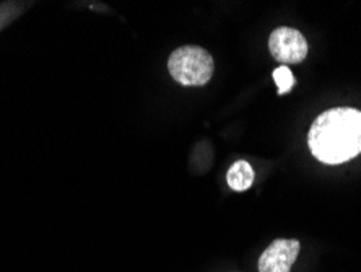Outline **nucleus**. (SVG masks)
<instances>
[{
	"label": "nucleus",
	"instance_id": "7ed1b4c3",
	"mask_svg": "<svg viewBox=\"0 0 361 272\" xmlns=\"http://www.w3.org/2000/svg\"><path fill=\"white\" fill-rule=\"evenodd\" d=\"M270 54L281 64H300L307 56V42L298 30L280 26L269 40Z\"/></svg>",
	"mask_w": 361,
	"mask_h": 272
},
{
	"label": "nucleus",
	"instance_id": "20e7f679",
	"mask_svg": "<svg viewBox=\"0 0 361 272\" xmlns=\"http://www.w3.org/2000/svg\"><path fill=\"white\" fill-rule=\"evenodd\" d=\"M300 248L298 240H275L259 258V272H290Z\"/></svg>",
	"mask_w": 361,
	"mask_h": 272
},
{
	"label": "nucleus",
	"instance_id": "f257e3e1",
	"mask_svg": "<svg viewBox=\"0 0 361 272\" xmlns=\"http://www.w3.org/2000/svg\"><path fill=\"white\" fill-rule=\"evenodd\" d=\"M307 146L319 162L338 165L361 153V111L334 108L312 122Z\"/></svg>",
	"mask_w": 361,
	"mask_h": 272
},
{
	"label": "nucleus",
	"instance_id": "f03ea898",
	"mask_svg": "<svg viewBox=\"0 0 361 272\" xmlns=\"http://www.w3.org/2000/svg\"><path fill=\"white\" fill-rule=\"evenodd\" d=\"M214 57L199 46H183L168 59V71L178 83L202 87L214 76Z\"/></svg>",
	"mask_w": 361,
	"mask_h": 272
},
{
	"label": "nucleus",
	"instance_id": "39448f33",
	"mask_svg": "<svg viewBox=\"0 0 361 272\" xmlns=\"http://www.w3.org/2000/svg\"><path fill=\"white\" fill-rule=\"evenodd\" d=\"M226 179H228V184H230V188L233 191H238V193H241V191H246L252 186V183H254V170L247 162L240 160V162L233 163V167L228 170Z\"/></svg>",
	"mask_w": 361,
	"mask_h": 272
},
{
	"label": "nucleus",
	"instance_id": "423d86ee",
	"mask_svg": "<svg viewBox=\"0 0 361 272\" xmlns=\"http://www.w3.org/2000/svg\"><path fill=\"white\" fill-rule=\"evenodd\" d=\"M274 80L279 87V95H285L288 93L295 85V77L291 71L286 66H281L279 69H275L274 72Z\"/></svg>",
	"mask_w": 361,
	"mask_h": 272
}]
</instances>
